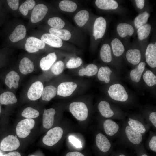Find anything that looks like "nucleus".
Returning a JSON list of instances; mask_svg holds the SVG:
<instances>
[{"label":"nucleus","mask_w":156,"mask_h":156,"mask_svg":"<svg viewBox=\"0 0 156 156\" xmlns=\"http://www.w3.org/2000/svg\"><path fill=\"white\" fill-rule=\"evenodd\" d=\"M69 108L73 115L77 120L82 121L87 118L88 110L86 105L84 103L72 102L70 105Z\"/></svg>","instance_id":"f257e3e1"},{"label":"nucleus","mask_w":156,"mask_h":156,"mask_svg":"<svg viewBox=\"0 0 156 156\" xmlns=\"http://www.w3.org/2000/svg\"><path fill=\"white\" fill-rule=\"evenodd\" d=\"M63 132L62 129L59 127H56L50 129L43 138V143L49 146L54 145L61 139Z\"/></svg>","instance_id":"f03ea898"},{"label":"nucleus","mask_w":156,"mask_h":156,"mask_svg":"<svg viewBox=\"0 0 156 156\" xmlns=\"http://www.w3.org/2000/svg\"><path fill=\"white\" fill-rule=\"evenodd\" d=\"M35 121L32 118H26L21 121L17 124L16 131L17 136L24 138L30 134L31 130L34 127Z\"/></svg>","instance_id":"7ed1b4c3"},{"label":"nucleus","mask_w":156,"mask_h":156,"mask_svg":"<svg viewBox=\"0 0 156 156\" xmlns=\"http://www.w3.org/2000/svg\"><path fill=\"white\" fill-rule=\"evenodd\" d=\"M108 92L110 96L115 100L124 102L128 98L127 94L124 88L119 84L111 85L109 87Z\"/></svg>","instance_id":"20e7f679"},{"label":"nucleus","mask_w":156,"mask_h":156,"mask_svg":"<svg viewBox=\"0 0 156 156\" xmlns=\"http://www.w3.org/2000/svg\"><path fill=\"white\" fill-rule=\"evenodd\" d=\"M107 26L106 20L103 17H98L95 21L93 27V36L95 40L102 38L104 36Z\"/></svg>","instance_id":"39448f33"},{"label":"nucleus","mask_w":156,"mask_h":156,"mask_svg":"<svg viewBox=\"0 0 156 156\" xmlns=\"http://www.w3.org/2000/svg\"><path fill=\"white\" fill-rule=\"evenodd\" d=\"M20 142L16 136L9 135L1 141L0 148L4 151H10L17 149L19 147Z\"/></svg>","instance_id":"423d86ee"},{"label":"nucleus","mask_w":156,"mask_h":156,"mask_svg":"<svg viewBox=\"0 0 156 156\" xmlns=\"http://www.w3.org/2000/svg\"><path fill=\"white\" fill-rule=\"evenodd\" d=\"M45 45L42 40L36 38L30 37L27 39L25 45L26 50L30 53L36 52L44 49Z\"/></svg>","instance_id":"0eeeda50"},{"label":"nucleus","mask_w":156,"mask_h":156,"mask_svg":"<svg viewBox=\"0 0 156 156\" xmlns=\"http://www.w3.org/2000/svg\"><path fill=\"white\" fill-rule=\"evenodd\" d=\"M44 90L42 83L37 81L33 83L28 91L27 96L28 99L32 101L37 100L41 97Z\"/></svg>","instance_id":"6e6552de"},{"label":"nucleus","mask_w":156,"mask_h":156,"mask_svg":"<svg viewBox=\"0 0 156 156\" xmlns=\"http://www.w3.org/2000/svg\"><path fill=\"white\" fill-rule=\"evenodd\" d=\"M48 10L47 7L43 4H39L35 6L32 11L31 17V21L36 23L44 18Z\"/></svg>","instance_id":"1a4fd4ad"},{"label":"nucleus","mask_w":156,"mask_h":156,"mask_svg":"<svg viewBox=\"0 0 156 156\" xmlns=\"http://www.w3.org/2000/svg\"><path fill=\"white\" fill-rule=\"evenodd\" d=\"M77 84L72 82H64L60 84L57 89V94L65 97L70 96L76 89Z\"/></svg>","instance_id":"9d476101"},{"label":"nucleus","mask_w":156,"mask_h":156,"mask_svg":"<svg viewBox=\"0 0 156 156\" xmlns=\"http://www.w3.org/2000/svg\"><path fill=\"white\" fill-rule=\"evenodd\" d=\"M116 30L118 36L122 38L132 36L135 32L133 26L129 23L125 22L118 23L116 26Z\"/></svg>","instance_id":"9b49d317"},{"label":"nucleus","mask_w":156,"mask_h":156,"mask_svg":"<svg viewBox=\"0 0 156 156\" xmlns=\"http://www.w3.org/2000/svg\"><path fill=\"white\" fill-rule=\"evenodd\" d=\"M146 62L151 68L156 67V43H151L147 46L145 53Z\"/></svg>","instance_id":"f8f14e48"},{"label":"nucleus","mask_w":156,"mask_h":156,"mask_svg":"<svg viewBox=\"0 0 156 156\" xmlns=\"http://www.w3.org/2000/svg\"><path fill=\"white\" fill-rule=\"evenodd\" d=\"M20 79L18 74L16 72L12 70L6 74L4 82L6 85L10 89H11L12 87L17 89L19 86Z\"/></svg>","instance_id":"ddd939ff"},{"label":"nucleus","mask_w":156,"mask_h":156,"mask_svg":"<svg viewBox=\"0 0 156 156\" xmlns=\"http://www.w3.org/2000/svg\"><path fill=\"white\" fill-rule=\"evenodd\" d=\"M41 39L44 43L54 47H60L63 44L62 41L61 39L50 33L43 34Z\"/></svg>","instance_id":"4468645a"},{"label":"nucleus","mask_w":156,"mask_h":156,"mask_svg":"<svg viewBox=\"0 0 156 156\" xmlns=\"http://www.w3.org/2000/svg\"><path fill=\"white\" fill-rule=\"evenodd\" d=\"M126 57L127 61L133 65L139 64L141 60L142 55L140 50L137 48L128 49L126 53Z\"/></svg>","instance_id":"2eb2a0df"},{"label":"nucleus","mask_w":156,"mask_h":156,"mask_svg":"<svg viewBox=\"0 0 156 156\" xmlns=\"http://www.w3.org/2000/svg\"><path fill=\"white\" fill-rule=\"evenodd\" d=\"M95 4L99 9L110 10H115L119 8L118 2L114 0H96Z\"/></svg>","instance_id":"dca6fc26"},{"label":"nucleus","mask_w":156,"mask_h":156,"mask_svg":"<svg viewBox=\"0 0 156 156\" xmlns=\"http://www.w3.org/2000/svg\"><path fill=\"white\" fill-rule=\"evenodd\" d=\"M26 32L25 27L23 25H18L9 37V40L12 42H15L24 38Z\"/></svg>","instance_id":"f3484780"},{"label":"nucleus","mask_w":156,"mask_h":156,"mask_svg":"<svg viewBox=\"0 0 156 156\" xmlns=\"http://www.w3.org/2000/svg\"><path fill=\"white\" fill-rule=\"evenodd\" d=\"M111 50L114 56L118 57L122 55L125 51V47L123 42L118 38L115 37L111 41Z\"/></svg>","instance_id":"a211bd4d"},{"label":"nucleus","mask_w":156,"mask_h":156,"mask_svg":"<svg viewBox=\"0 0 156 156\" xmlns=\"http://www.w3.org/2000/svg\"><path fill=\"white\" fill-rule=\"evenodd\" d=\"M55 110L53 108L45 109L43 115V125L44 128L49 129L53 126Z\"/></svg>","instance_id":"6ab92c4d"},{"label":"nucleus","mask_w":156,"mask_h":156,"mask_svg":"<svg viewBox=\"0 0 156 156\" xmlns=\"http://www.w3.org/2000/svg\"><path fill=\"white\" fill-rule=\"evenodd\" d=\"M57 58L55 52L50 53L41 59L40 62L41 68L44 71L50 69Z\"/></svg>","instance_id":"aec40b11"},{"label":"nucleus","mask_w":156,"mask_h":156,"mask_svg":"<svg viewBox=\"0 0 156 156\" xmlns=\"http://www.w3.org/2000/svg\"><path fill=\"white\" fill-rule=\"evenodd\" d=\"M125 131L127 137L132 143L137 144L141 142L142 136L140 133L133 129L129 126L126 127Z\"/></svg>","instance_id":"412c9836"},{"label":"nucleus","mask_w":156,"mask_h":156,"mask_svg":"<svg viewBox=\"0 0 156 156\" xmlns=\"http://www.w3.org/2000/svg\"><path fill=\"white\" fill-rule=\"evenodd\" d=\"M96 143L98 148L104 152L108 151L111 146L108 139L105 135L101 133H99L96 135Z\"/></svg>","instance_id":"4be33fe9"},{"label":"nucleus","mask_w":156,"mask_h":156,"mask_svg":"<svg viewBox=\"0 0 156 156\" xmlns=\"http://www.w3.org/2000/svg\"><path fill=\"white\" fill-rule=\"evenodd\" d=\"M19 70L23 74L26 75L31 73L34 70V66L33 62L26 57L23 58L21 60L19 65Z\"/></svg>","instance_id":"5701e85b"},{"label":"nucleus","mask_w":156,"mask_h":156,"mask_svg":"<svg viewBox=\"0 0 156 156\" xmlns=\"http://www.w3.org/2000/svg\"><path fill=\"white\" fill-rule=\"evenodd\" d=\"M151 30V26L147 23L137 29L138 39L140 42H143L149 36Z\"/></svg>","instance_id":"b1692460"},{"label":"nucleus","mask_w":156,"mask_h":156,"mask_svg":"<svg viewBox=\"0 0 156 156\" xmlns=\"http://www.w3.org/2000/svg\"><path fill=\"white\" fill-rule=\"evenodd\" d=\"M145 62H141L135 68L131 71L130 76L132 80L135 82H138L140 81L142 73L145 69Z\"/></svg>","instance_id":"393cba45"},{"label":"nucleus","mask_w":156,"mask_h":156,"mask_svg":"<svg viewBox=\"0 0 156 156\" xmlns=\"http://www.w3.org/2000/svg\"><path fill=\"white\" fill-rule=\"evenodd\" d=\"M100 56L101 60L105 62L109 63L112 61V50L110 44L106 43L102 45L100 51Z\"/></svg>","instance_id":"a878e982"},{"label":"nucleus","mask_w":156,"mask_h":156,"mask_svg":"<svg viewBox=\"0 0 156 156\" xmlns=\"http://www.w3.org/2000/svg\"><path fill=\"white\" fill-rule=\"evenodd\" d=\"M17 101L16 96L12 92L5 91L0 94V103L1 104H13L16 103Z\"/></svg>","instance_id":"bb28decb"},{"label":"nucleus","mask_w":156,"mask_h":156,"mask_svg":"<svg viewBox=\"0 0 156 156\" xmlns=\"http://www.w3.org/2000/svg\"><path fill=\"white\" fill-rule=\"evenodd\" d=\"M104 128L106 133L109 136L113 135L118 131V125L115 122L110 119H107L103 123Z\"/></svg>","instance_id":"cd10ccee"},{"label":"nucleus","mask_w":156,"mask_h":156,"mask_svg":"<svg viewBox=\"0 0 156 156\" xmlns=\"http://www.w3.org/2000/svg\"><path fill=\"white\" fill-rule=\"evenodd\" d=\"M149 13L146 11L140 13L135 18L134 24L136 29L146 24L150 16Z\"/></svg>","instance_id":"c85d7f7f"},{"label":"nucleus","mask_w":156,"mask_h":156,"mask_svg":"<svg viewBox=\"0 0 156 156\" xmlns=\"http://www.w3.org/2000/svg\"><path fill=\"white\" fill-rule=\"evenodd\" d=\"M98 109L101 115L105 117L109 118L114 114L109 103L106 101H101L98 105Z\"/></svg>","instance_id":"c756f323"},{"label":"nucleus","mask_w":156,"mask_h":156,"mask_svg":"<svg viewBox=\"0 0 156 156\" xmlns=\"http://www.w3.org/2000/svg\"><path fill=\"white\" fill-rule=\"evenodd\" d=\"M89 18V13L86 10H82L79 11L74 17V20L79 27L83 26L88 21Z\"/></svg>","instance_id":"7c9ffc66"},{"label":"nucleus","mask_w":156,"mask_h":156,"mask_svg":"<svg viewBox=\"0 0 156 156\" xmlns=\"http://www.w3.org/2000/svg\"><path fill=\"white\" fill-rule=\"evenodd\" d=\"M57 94V89L54 86L50 85L44 89L41 97L43 100L49 101L54 97Z\"/></svg>","instance_id":"2f4dec72"},{"label":"nucleus","mask_w":156,"mask_h":156,"mask_svg":"<svg viewBox=\"0 0 156 156\" xmlns=\"http://www.w3.org/2000/svg\"><path fill=\"white\" fill-rule=\"evenodd\" d=\"M49 32L50 34L65 40H68L71 37V33L66 29H57L51 28L49 29Z\"/></svg>","instance_id":"473e14b6"},{"label":"nucleus","mask_w":156,"mask_h":156,"mask_svg":"<svg viewBox=\"0 0 156 156\" xmlns=\"http://www.w3.org/2000/svg\"><path fill=\"white\" fill-rule=\"evenodd\" d=\"M111 72V70L109 67L102 66L98 71V78L99 80L104 81L105 83H107L110 81V76Z\"/></svg>","instance_id":"72a5a7b5"},{"label":"nucleus","mask_w":156,"mask_h":156,"mask_svg":"<svg viewBox=\"0 0 156 156\" xmlns=\"http://www.w3.org/2000/svg\"><path fill=\"white\" fill-rule=\"evenodd\" d=\"M98 70L97 66L95 64H90L86 68H83L78 72V74L80 76L84 75L90 77L96 74Z\"/></svg>","instance_id":"f704fd0d"},{"label":"nucleus","mask_w":156,"mask_h":156,"mask_svg":"<svg viewBox=\"0 0 156 156\" xmlns=\"http://www.w3.org/2000/svg\"><path fill=\"white\" fill-rule=\"evenodd\" d=\"M59 6L61 10L68 12L74 11L77 7V5L75 3L68 0L61 1L59 3Z\"/></svg>","instance_id":"c9c22d12"},{"label":"nucleus","mask_w":156,"mask_h":156,"mask_svg":"<svg viewBox=\"0 0 156 156\" xmlns=\"http://www.w3.org/2000/svg\"><path fill=\"white\" fill-rule=\"evenodd\" d=\"M35 5V2L34 0H26L20 6V11L23 15L26 16L28 14V11L33 8Z\"/></svg>","instance_id":"e433bc0d"},{"label":"nucleus","mask_w":156,"mask_h":156,"mask_svg":"<svg viewBox=\"0 0 156 156\" xmlns=\"http://www.w3.org/2000/svg\"><path fill=\"white\" fill-rule=\"evenodd\" d=\"M47 23L52 28L57 29L63 28L65 25V22L61 18L57 17L50 18Z\"/></svg>","instance_id":"4c0bfd02"},{"label":"nucleus","mask_w":156,"mask_h":156,"mask_svg":"<svg viewBox=\"0 0 156 156\" xmlns=\"http://www.w3.org/2000/svg\"><path fill=\"white\" fill-rule=\"evenodd\" d=\"M143 79L147 85L151 87L156 84V76L150 70L146 71L143 75Z\"/></svg>","instance_id":"58836bf2"},{"label":"nucleus","mask_w":156,"mask_h":156,"mask_svg":"<svg viewBox=\"0 0 156 156\" xmlns=\"http://www.w3.org/2000/svg\"><path fill=\"white\" fill-rule=\"evenodd\" d=\"M128 123L131 128L141 133H143L146 131V129L143 125L139 121L129 118Z\"/></svg>","instance_id":"ea45409f"},{"label":"nucleus","mask_w":156,"mask_h":156,"mask_svg":"<svg viewBox=\"0 0 156 156\" xmlns=\"http://www.w3.org/2000/svg\"><path fill=\"white\" fill-rule=\"evenodd\" d=\"M39 115V112L38 111L30 107L25 108L21 113V115L23 117L27 118H37Z\"/></svg>","instance_id":"a19ab883"},{"label":"nucleus","mask_w":156,"mask_h":156,"mask_svg":"<svg viewBox=\"0 0 156 156\" xmlns=\"http://www.w3.org/2000/svg\"><path fill=\"white\" fill-rule=\"evenodd\" d=\"M82 62V60L80 57H77L76 58L72 57L66 63V65L68 68H74L79 67Z\"/></svg>","instance_id":"79ce46f5"},{"label":"nucleus","mask_w":156,"mask_h":156,"mask_svg":"<svg viewBox=\"0 0 156 156\" xmlns=\"http://www.w3.org/2000/svg\"><path fill=\"white\" fill-rule=\"evenodd\" d=\"M64 68V64L62 61H59L55 63L52 67L51 70L52 72L55 75L60 74L63 71Z\"/></svg>","instance_id":"37998d69"},{"label":"nucleus","mask_w":156,"mask_h":156,"mask_svg":"<svg viewBox=\"0 0 156 156\" xmlns=\"http://www.w3.org/2000/svg\"><path fill=\"white\" fill-rule=\"evenodd\" d=\"M68 139L70 142L77 148H81L82 145L81 142L78 138L72 135L69 136Z\"/></svg>","instance_id":"c03bdc74"},{"label":"nucleus","mask_w":156,"mask_h":156,"mask_svg":"<svg viewBox=\"0 0 156 156\" xmlns=\"http://www.w3.org/2000/svg\"><path fill=\"white\" fill-rule=\"evenodd\" d=\"M7 3L9 7L13 10H16L18 9L19 4V0H8Z\"/></svg>","instance_id":"a18cd8bd"},{"label":"nucleus","mask_w":156,"mask_h":156,"mask_svg":"<svg viewBox=\"0 0 156 156\" xmlns=\"http://www.w3.org/2000/svg\"><path fill=\"white\" fill-rule=\"evenodd\" d=\"M149 146L152 151L156 152V136L152 137L149 142Z\"/></svg>","instance_id":"49530a36"},{"label":"nucleus","mask_w":156,"mask_h":156,"mask_svg":"<svg viewBox=\"0 0 156 156\" xmlns=\"http://www.w3.org/2000/svg\"><path fill=\"white\" fill-rule=\"evenodd\" d=\"M135 5L136 8L139 10H143L145 6V1L144 0H134Z\"/></svg>","instance_id":"de8ad7c7"},{"label":"nucleus","mask_w":156,"mask_h":156,"mask_svg":"<svg viewBox=\"0 0 156 156\" xmlns=\"http://www.w3.org/2000/svg\"><path fill=\"white\" fill-rule=\"evenodd\" d=\"M149 119L154 126L156 127V113L151 112L149 115Z\"/></svg>","instance_id":"09e8293b"},{"label":"nucleus","mask_w":156,"mask_h":156,"mask_svg":"<svg viewBox=\"0 0 156 156\" xmlns=\"http://www.w3.org/2000/svg\"><path fill=\"white\" fill-rule=\"evenodd\" d=\"M66 156H84L80 152L77 151L71 152L68 153Z\"/></svg>","instance_id":"8fccbe9b"},{"label":"nucleus","mask_w":156,"mask_h":156,"mask_svg":"<svg viewBox=\"0 0 156 156\" xmlns=\"http://www.w3.org/2000/svg\"><path fill=\"white\" fill-rule=\"evenodd\" d=\"M3 156H21L20 154L18 152L14 151L5 154Z\"/></svg>","instance_id":"3c124183"},{"label":"nucleus","mask_w":156,"mask_h":156,"mask_svg":"<svg viewBox=\"0 0 156 156\" xmlns=\"http://www.w3.org/2000/svg\"><path fill=\"white\" fill-rule=\"evenodd\" d=\"M142 156H148L144 154L142 155Z\"/></svg>","instance_id":"603ef678"},{"label":"nucleus","mask_w":156,"mask_h":156,"mask_svg":"<svg viewBox=\"0 0 156 156\" xmlns=\"http://www.w3.org/2000/svg\"><path fill=\"white\" fill-rule=\"evenodd\" d=\"M3 155L2 153L0 152V156H3Z\"/></svg>","instance_id":"864d4df0"},{"label":"nucleus","mask_w":156,"mask_h":156,"mask_svg":"<svg viewBox=\"0 0 156 156\" xmlns=\"http://www.w3.org/2000/svg\"><path fill=\"white\" fill-rule=\"evenodd\" d=\"M1 107L0 103V114L1 113Z\"/></svg>","instance_id":"5fc2aeb1"},{"label":"nucleus","mask_w":156,"mask_h":156,"mask_svg":"<svg viewBox=\"0 0 156 156\" xmlns=\"http://www.w3.org/2000/svg\"><path fill=\"white\" fill-rule=\"evenodd\" d=\"M119 156H125V155L123 154H122L120 155Z\"/></svg>","instance_id":"6e6d98bb"}]
</instances>
